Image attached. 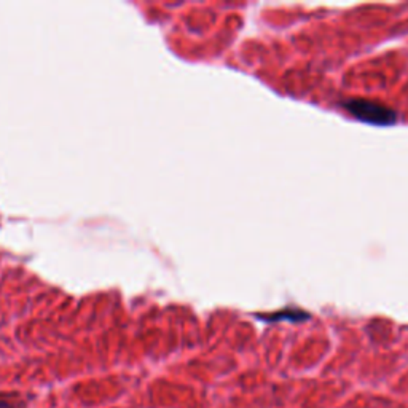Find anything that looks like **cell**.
<instances>
[{"label": "cell", "mask_w": 408, "mask_h": 408, "mask_svg": "<svg viewBox=\"0 0 408 408\" xmlns=\"http://www.w3.org/2000/svg\"><path fill=\"white\" fill-rule=\"evenodd\" d=\"M345 107L354 115L361 122L378 125V126H391L397 122V114L381 103L367 99H350L345 103Z\"/></svg>", "instance_id": "obj_1"}, {"label": "cell", "mask_w": 408, "mask_h": 408, "mask_svg": "<svg viewBox=\"0 0 408 408\" xmlns=\"http://www.w3.org/2000/svg\"><path fill=\"white\" fill-rule=\"evenodd\" d=\"M260 317H264V321H270V322H275V321L301 322V321L308 319L310 314L305 313V311H301V310H284V311H279V313H275L270 316H260Z\"/></svg>", "instance_id": "obj_2"}, {"label": "cell", "mask_w": 408, "mask_h": 408, "mask_svg": "<svg viewBox=\"0 0 408 408\" xmlns=\"http://www.w3.org/2000/svg\"><path fill=\"white\" fill-rule=\"evenodd\" d=\"M0 408H19V405L8 399H0Z\"/></svg>", "instance_id": "obj_3"}]
</instances>
